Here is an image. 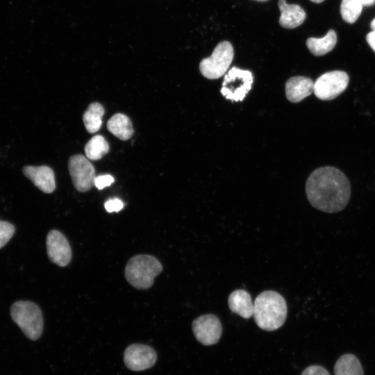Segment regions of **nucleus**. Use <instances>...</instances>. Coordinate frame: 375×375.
Segmentation results:
<instances>
[{"mask_svg":"<svg viewBox=\"0 0 375 375\" xmlns=\"http://www.w3.org/2000/svg\"><path fill=\"white\" fill-rule=\"evenodd\" d=\"M308 201L315 208L326 212L343 210L351 197V185L340 169L330 166L315 170L306 184Z\"/></svg>","mask_w":375,"mask_h":375,"instance_id":"1","label":"nucleus"},{"mask_svg":"<svg viewBox=\"0 0 375 375\" xmlns=\"http://www.w3.org/2000/svg\"><path fill=\"white\" fill-rule=\"evenodd\" d=\"M287 310L286 301L278 292L266 290L255 299L253 316L259 328L273 331L284 324Z\"/></svg>","mask_w":375,"mask_h":375,"instance_id":"2","label":"nucleus"},{"mask_svg":"<svg viewBox=\"0 0 375 375\" xmlns=\"http://www.w3.org/2000/svg\"><path fill=\"white\" fill-rule=\"evenodd\" d=\"M162 270L160 262L154 256L140 254L132 257L127 262L124 275L127 281L139 290L148 289L154 278Z\"/></svg>","mask_w":375,"mask_h":375,"instance_id":"3","label":"nucleus"},{"mask_svg":"<svg viewBox=\"0 0 375 375\" xmlns=\"http://www.w3.org/2000/svg\"><path fill=\"white\" fill-rule=\"evenodd\" d=\"M10 315L28 338L37 340L41 336L43 317L37 304L28 301H16L10 308Z\"/></svg>","mask_w":375,"mask_h":375,"instance_id":"4","label":"nucleus"},{"mask_svg":"<svg viewBox=\"0 0 375 375\" xmlns=\"http://www.w3.org/2000/svg\"><path fill=\"white\" fill-rule=\"evenodd\" d=\"M232 44L228 41L219 42L212 55L203 59L199 64L201 74L208 79H217L228 70L233 59Z\"/></svg>","mask_w":375,"mask_h":375,"instance_id":"5","label":"nucleus"},{"mask_svg":"<svg viewBox=\"0 0 375 375\" xmlns=\"http://www.w3.org/2000/svg\"><path fill=\"white\" fill-rule=\"evenodd\" d=\"M253 81L250 71L233 67L224 76L220 91L226 99L241 101L251 90Z\"/></svg>","mask_w":375,"mask_h":375,"instance_id":"6","label":"nucleus"},{"mask_svg":"<svg viewBox=\"0 0 375 375\" xmlns=\"http://www.w3.org/2000/svg\"><path fill=\"white\" fill-rule=\"evenodd\" d=\"M349 81V76L345 72H328L320 76L314 83V94L321 100H332L345 90Z\"/></svg>","mask_w":375,"mask_h":375,"instance_id":"7","label":"nucleus"},{"mask_svg":"<svg viewBox=\"0 0 375 375\" xmlns=\"http://www.w3.org/2000/svg\"><path fill=\"white\" fill-rule=\"evenodd\" d=\"M68 169L75 188L81 192L90 190L94 184L95 169L85 156L77 154L71 156Z\"/></svg>","mask_w":375,"mask_h":375,"instance_id":"8","label":"nucleus"},{"mask_svg":"<svg viewBox=\"0 0 375 375\" xmlns=\"http://www.w3.org/2000/svg\"><path fill=\"white\" fill-rule=\"evenodd\" d=\"M196 339L203 345L216 344L220 339L222 326L219 318L212 314L201 315L192 322Z\"/></svg>","mask_w":375,"mask_h":375,"instance_id":"9","label":"nucleus"},{"mask_svg":"<svg viewBox=\"0 0 375 375\" xmlns=\"http://www.w3.org/2000/svg\"><path fill=\"white\" fill-rule=\"evenodd\" d=\"M157 360L154 349L145 344H133L129 345L124 353V362L132 371H143L151 367Z\"/></svg>","mask_w":375,"mask_h":375,"instance_id":"10","label":"nucleus"},{"mask_svg":"<svg viewBox=\"0 0 375 375\" xmlns=\"http://www.w3.org/2000/svg\"><path fill=\"white\" fill-rule=\"evenodd\" d=\"M47 252L51 262L60 267L67 266L72 260V250L65 236L59 231L51 230L47 236Z\"/></svg>","mask_w":375,"mask_h":375,"instance_id":"11","label":"nucleus"},{"mask_svg":"<svg viewBox=\"0 0 375 375\" xmlns=\"http://www.w3.org/2000/svg\"><path fill=\"white\" fill-rule=\"evenodd\" d=\"M24 174L44 193H51L56 189L53 171L48 166H25Z\"/></svg>","mask_w":375,"mask_h":375,"instance_id":"12","label":"nucleus"},{"mask_svg":"<svg viewBox=\"0 0 375 375\" xmlns=\"http://www.w3.org/2000/svg\"><path fill=\"white\" fill-rule=\"evenodd\" d=\"M313 89L314 82L310 78L294 76L288 79L285 83L286 97L290 101L297 103L310 96Z\"/></svg>","mask_w":375,"mask_h":375,"instance_id":"13","label":"nucleus"},{"mask_svg":"<svg viewBox=\"0 0 375 375\" xmlns=\"http://www.w3.org/2000/svg\"><path fill=\"white\" fill-rule=\"evenodd\" d=\"M281 16L279 24L286 28H294L304 22L306 15L303 9L297 4H288L285 0H279L278 3Z\"/></svg>","mask_w":375,"mask_h":375,"instance_id":"14","label":"nucleus"},{"mask_svg":"<svg viewBox=\"0 0 375 375\" xmlns=\"http://www.w3.org/2000/svg\"><path fill=\"white\" fill-rule=\"evenodd\" d=\"M230 310L244 319L253 315V303L249 293L242 289L232 292L228 299Z\"/></svg>","mask_w":375,"mask_h":375,"instance_id":"15","label":"nucleus"},{"mask_svg":"<svg viewBox=\"0 0 375 375\" xmlns=\"http://www.w3.org/2000/svg\"><path fill=\"white\" fill-rule=\"evenodd\" d=\"M108 130L122 140H128L133 134L132 123L126 115L116 113L107 122Z\"/></svg>","mask_w":375,"mask_h":375,"instance_id":"16","label":"nucleus"},{"mask_svg":"<svg viewBox=\"0 0 375 375\" xmlns=\"http://www.w3.org/2000/svg\"><path fill=\"white\" fill-rule=\"evenodd\" d=\"M337 42V35L333 30H330L323 38H309L306 45L315 56H323L331 51Z\"/></svg>","mask_w":375,"mask_h":375,"instance_id":"17","label":"nucleus"},{"mask_svg":"<svg viewBox=\"0 0 375 375\" xmlns=\"http://www.w3.org/2000/svg\"><path fill=\"white\" fill-rule=\"evenodd\" d=\"M335 375H364L360 362L351 353L341 356L334 367Z\"/></svg>","mask_w":375,"mask_h":375,"instance_id":"18","label":"nucleus"},{"mask_svg":"<svg viewBox=\"0 0 375 375\" xmlns=\"http://www.w3.org/2000/svg\"><path fill=\"white\" fill-rule=\"evenodd\" d=\"M104 112V108L101 103L94 102L89 105L83 116V123L88 133H94L100 129Z\"/></svg>","mask_w":375,"mask_h":375,"instance_id":"19","label":"nucleus"},{"mask_svg":"<svg viewBox=\"0 0 375 375\" xmlns=\"http://www.w3.org/2000/svg\"><path fill=\"white\" fill-rule=\"evenodd\" d=\"M109 151V144L101 135L92 137L85 146V153L92 160L101 159Z\"/></svg>","mask_w":375,"mask_h":375,"instance_id":"20","label":"nucleus"},{"mask_svg":"<svg viewBox=\"0 0 375 375\" xmlns=\"http://www.w3.org/2000/svg\"><path fill=\"white\" fill-rule=\"evenodd\" d=\"M362 5L359 0H342L340 12L342 19L347 23H354L362 12Z\"/></svg>","mask_w":375,"mask_h":375,"instance_id":"21","label":"nucleus"},{"mask_svg":"<svg viewBox=\"0 0 375 375\" xmlns=\"http://www.w3.org/2000/svg\"><path fill=\"white\" fill-rule=\"evenodd\" d=\"M15 231V226L10 222L0 221V249L3 247L12 237Z\"/></svg>","mask_w":375,"mask_h":375,"instance_id":"22","label":"nucleus"},{"mask_svg":"<svg viewBox=\"0 0 375 375\" xmlns=\"http://www.w3.org/2000/svg\"><path fill=\"white\" fill-rule=\"evenodd\" d=\"M114 178L110 174L101 175L95 177L94 185L99 190L110 186L114 182Z\"/></svg>","mask_w":375,"mask_h":375,"instance_id":"23","label":"nucleus"},{"mask_svg":"<svg viewBox=\"0 0 375 375\" xmlns=\"http://www.w3.org/2000/svg\"><path fill=\"white\" fill-rule=\"evenodd\" d=\"M104 207L108 212H119L124 208V203L119 199H112L105 203Z\"/></svg>","mask_w":375,"mask_h":375,"instance_id":"24","label":"nucleus"},{"mask_svg":"<svg viewBox=\"0 0 375 375\" xmlns=\"http://www.w3.org/2000/svg\"><path fill=\"white\" fill-rule=\"evenodd\" d=\"M301 375H330V374L322 366L311 365L305 369Z\"/></svg>","mask_w":375,"mask_h":375,"instance_id":"25","label":"nucleus"},{"mask_svg":"<svg viewBox=\"0 0 375 375\" xmlns=\"http://www.w3.org/2000/svg\"><path fill=\"white\" fill-rule=\"evenodd\" d=\"M366 40L369 45L375 52V30H372V31L369 32L367 35Z\"/></svg>","mask_w":375,"mask_h":375,"instance_id":"26","label":"nucleus"},{"mask_svg":"<svg viewBox=\"0 0 375 375\" xmlns=\"http://www.w3.org/2000/svg\"><path fill=\"white\" fill-rule=\"evenodd\" d=\"M362 6H372L375 3V0H359Z\"/></svg>","mask_w":375,"mask_h":375,"instance_id":"27","label":"nucleus"},{"mask_svg":"<svg viewBox=\"0 0 375 375\" xmlns=\"http://www.w3.org/2000/svg\"><path fill=\"white\" fill-rule=\"evenodd\" d=\"M370 26L372 30H375V18L372 21Z\"/></svg>","mask_w":375,"mask_h":375,"instance_id":"28","label":"nucleus"},{"mask_svg":"<svg viewBox=\"0 0 375 375\" xmlns=\"http://www.w3.org/2000/svg\"><path fill=\"white\" fill-rule=\"evenodd\" d=\"M314 3H321L324 0H310Z\"/></svg>","mask_w":375,"mask_h":375,"instance_id":"29","label":"nucleus"},{"mask_svg":"<svg viewBox=\"0 0 375 375\" xmlns=\"http://www.w3.org/2000/svg\"><path fill=\"white\" fill-rule=\"evenodd\" d=\"M258 1H265V0H258Z\"/></svg>","mask_w":375,"mask_h":375,"instance_id":"30","label":"nucleus"}]
</instances>
